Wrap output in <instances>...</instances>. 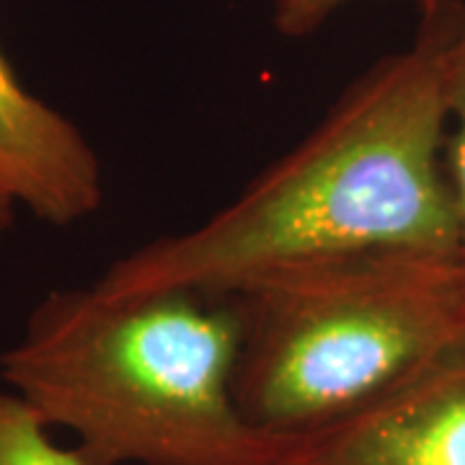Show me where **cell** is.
Here are the masks:
<instances>
[{"label":"cell","mask_w":465,"mask_h":465,"mask_svg":"<svg viewBox=\"0 0 465 465\" xmlns=\"http://www.w3.org/2000/svg\"><path fill=\"white\" fill-rule=\"evenodd\" d=\"M277 465H465V333L354 414L282 440Z\"/></svg>","instance_id":"obj_4"},{"label":"cell","mask_w":465,"mask_h":465,"mask_svg":"<svg viewBox=\"0 0 465 465\" xmlns=\"http://www.w3.org/2000/svg\"><path fill=\"white\" fill-rule=\"evenodd\" d=\"M50 430L29 401L0 388V465H96L81 448H60Z\"/></svg>","instance_id":"obj_7"},{"label":"cell","mask_w":465,"mask_h":465,"mask_svg":"<svg viewBox=\"0 0 465 465\" xmlns=\"http://www.w3.org/2000/svg\"><path fill=\"white\" fill-rule=\"evenodd\" d=\"M349 0H272V18L287 39L316 34Z\"/></svg>","instance_id":"obj_8"},{"label":"cell","mask_w":465,"mask_h":465,"mask_svg":"<svg viewBox=\"0 0 465 465\" xmlns=\"http://www.w3.org/2000/svg\"><path fill=\"white\" fill-rule=\"evenodd\" d=\"M232 396L272 440L331 427L465 333V259L370 253L284 269L228 295Z\"/></svg>","instance_id":"obj_3"},{"label":"cell","mask_w":465,"mask_h":465,"mask_svg":"<svg viewBox=\"0 0 465 465\" xmlns=\"http://www.w3.org/2000/svg\"><path fill=\"white\" fill-rule=\"evenodd\" d=\"M238 323L228 298L52 290L0 351V381L96 465H277L232 396Z\"/></svg>","instance_id":"obj_2"},{"label":"cell","mask_w":465,"mask_h":465,"mask_svg":"<svg viewBox=\"0 0 465 465\" xmlns=\"http://www.w3.org/2000/svg\"><path fill=\"white\" fill-rule=\"evenodd\" d=\"M421 5L414 42L354 78L231 204L130 251L94 284L112 295L228 298L298 266L370 253L460 256L442 166L445 57L460 0Z\"/></svg>","instance_id":"obj_1"},{"label":"cell","mask_w":465,"mask_h":465,"mask_svg":"<svg viewBox=\"0 0 465 465\" xmlns=\"http://www.w3.org/2000/svg\"><path fill=\"white\" fill-rule=\"evenodd\" d=\"M14 215H16V204H14V200H8V197L0 192V241H3V235L8 232V228L14 225Z\"/></svg>","instance_id":"obj_9"},{"label":"cell","mask_w":465,"mask_h":465,"mask_svg":"<svg viewBox=\"0 0 465 465\" xmlns=\"http://www.w3.org/2000/svg\"><path fill=\"white\" fill-rule=\"evenodd\" d=\"M0 192L65 228L104 202V171L85 134L21 84L0 50Z\"/></svg>","instance_id":"obj_5"},{"label":"cell","mask_w":465,"mask_h":465,"mask_svg":"<svg viewBox=\"0 0 465 465\" xmlns=\"http://www.w3.org/2000/svg\"><path fill=\"white\" fill-rule=\"evenodd\" d=\"M445 109L448 133L442 148V166L458 228L460 256L465 259V0H460L445 57Z\"/></svg>","instance_id":"obj_6"}]
</instances>
